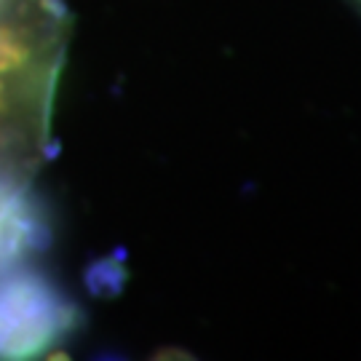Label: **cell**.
<instances>
[{
  "label": "cell",
  "mask_w": 361,
  "mask_h": 361,
  "mask_svg": "<svg viewBox=\"0 0 361 361\" xmlns=\"http://www.w3.org/2000/svg\"><path fill=\"white\" fill-rule=\"evenodd\" d=\"M80 313L32 262L0 273V359H38L75 332Z\"/></svg>",
  "instance_id": "7a4b0ae2"
},
{
  "label": "cell",
  "mask_w": 361,
  "mask_h": 361,
  "mask_svg": "<svg viewBox=\"0 0 361 361\" xmlns=\"http://www.w3.org/2000/svg\"><path fill=\"white\" fill-rule=\"evenodd\" d=\"M70 43L59 0H0V174L32 180L51 155L56 86Z\"/></svg>",
  "instance_id": "6da1fadb"
},
{
  "label": "cell",
  "mask_w": 361,
  "mask_h": 361,
  "mask_svg": "<svg viewBox=\"0 0 361 361\" xmlns=\"http://www.w3.org/2000/svg\"><path fill=\"white\" fill-rule=\"evenodd\" d=\"M350 6H353V8H359V11H361V0H350Z\"/></svg>",
  "instance_id": "277c9868"
},
{
  "label": "cell",
  "mask_w": 361,
  "mask_h": 361,
  "mask_svg": "<svg viewBox=\"0 0 361 361\" xmlns=\"http://www.w3.org/2000/svg\"><path fill=\"white\" fill-rule=\"evenodd\" d=\"M51 244V222L32 180L0 174V273L27 265Z\"/></svg>",
  "instance_id": "3957f363"
}]
</instances>
